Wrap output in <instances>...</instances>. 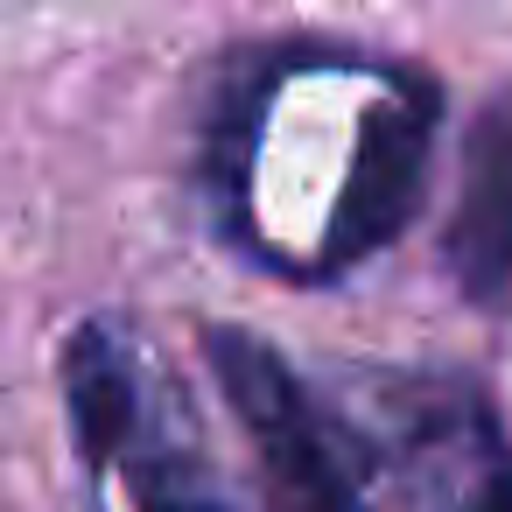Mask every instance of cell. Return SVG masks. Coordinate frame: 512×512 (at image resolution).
Instances as JSON below:
<instances>
[{
    "label": "cell",
    "instance_id": "obj_1",
    "mask_svg": "<svg viewBox=\"0 0 512 512\" xmlns=\"http://www.w3.org/2000/svg\"><path fill=\"white\" fill-rule=\"evenodd\" d=\"M442 92L393 64L281 57L246 78L211 141L225 232L274 274L330 281L379 253L421 204Z\"/></svg>",
    "mask_w": 512,
    "mask_h": 512
},
{
    "label": "cell",
    "instance_id": "obj_2",
    "mask_svg": "<svg viewBox=\"0 0 512 512\" xmlns=\"http://www.w3.org/2000/svg\"><path fill=\"white\" fill-rule=\"evenodd\" d=\"M204 358L260 463L267 512H365V477H358L351 435L330 428V414L309 400V386L288 372V358L274 344H260L246 330H211Z\"/></svg>",
    "mask_w": 512,
    "mask_h": 512
},
{
    "label": "cell",
    "instance_id": "obj_3",
    "mask_svg": "<svg viewBox=\"0 0 512 512\" xmlns=\"http://www.w3.org/2000/svg\"><path fill=\"white\" fill-rule=\"evenodd\" d=\"M449 267L470 302L512 288V99L484 106L463 148V190L449 218Z\"/></svg>",
    "mask_w": 512,
    "mask_h": 512
},
{
    "label": "cell",
    "instance_id": "obj_4",
    "mask_svg": "<svg viewBox=\"0 0 512 512\" xmlns=\"http://www.w3.org/2000/svg\"><path fill=\"white\" fill-rule=\"evenodd\" d=\"M421 512H512V449L498 442V428L470 400L449 428V456H442L435 498Z\"/></svg>",
    "mask_w": 512,
    "mask_h": 512
}]
</instances>
